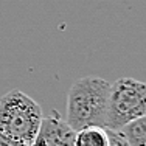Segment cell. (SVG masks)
<instances>
[{
  "label": "cell",
  "mask_w": 146,
  "mask_h": 146,
  "mask_svg": "<svg viewBox=\"0 0 146 146\" xmlns=\"http://www.w3.org/2000/svg\"><path fill=\"white\" fill-rule=\"evenodd\" d=\"M109 82L98 76H84L72 84L67 96L65 123L73 131L106 123Z\"/></svg>",
  "instance_id": "6da1fadb"
},
{
  "label": "cell",
  "mask_w": 146,
  "mask_h": 146,
  "mask_svg": "<svg viewBox=\"0 0 146 146\" xmlns=\"http://www.w3.org/2000/svg\"><path fill=\"white\" fill-rule=\"evenodd\" d=\"M42 107L20 90L0 96V134L31 146L42 123Z\"/></svg>",
  "instance_id": "7a4b0ae2"
},
{
  "label": "cell",
  "mask_w": 146,
  "mask_h": 146,
  "mask_svg": "<svg viewBox=\"0 0 146 146\" xmlns=\"http://www.w3.org/2000/svg\"><path fill=\"white\" fill-rule=\"evenodd\" d=\"M146 117V86L134 78H120L109 86L104 127L120 131L127 123Z\"/></svg>",
  "instance_id": "3957f363"
},
{
  "label": "cell",
  "mask_w": 146,
  "mask_h": 146,
  "mask_svg": "<svg viewBox=\"0 0 146 146\" xmlns=\"http://www.w3.org/2000/svg\"><path fill=\"white\" fill-rule=\"evenodd\" d=\"M75 131L65 123L58 110H51L48 117L42 118L40 127L31 146H75Z\"/></svg>",
  "instance_id": "277c9868"
},
{
  "label": "cell",
  "mask_w": 146,
  "mask_h": 146,
  "mask_svg": "<svg viewBox=\"0 0 146 146\" xmlns=\"http://www.w3.org/2000/svg\"><path fill=\"white\" fill-rule=\"evenodd\" d=\"M75 146H109V132L103 126H87L75 132Z\"/></svg>",
  "instance_id": "5b68a950"
},
{
  "label": "cell",
  "mask_w": 146,
  "mask_h": 146,
  "mask_svg": "<svg viewBox=\"0 0 146 146\" xmlns=\"http://www.w3.org/2000/svg\"><path fill=\"white\" fill-rule=\"evenodd\" d=\"M117 132L123 135L129 146H146V117L131 121Z\"/></svg>",
  "instance_id": "8992f818"
},
{
  "label": "cell",
  "mask_w": 146,
  "mask_h": 146,
  "mask_svg": "<svg viewBox=\"0 0 146 146\" xmlns=\"http://www.w3.org/2000/svg\"><path fill=\"white\" fill-rule=\"evenodd\" d=\"M107 132H109V146H129L120 132L109 131V129H107Z\"/></svg>",
  "instance_id": "52a82bcc"
}]
</instances>
